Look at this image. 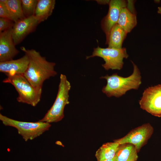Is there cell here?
<instances>
[{
  "label": "cell",
  "instance_id": "obj_1",
  "mask_svg": "<svg viewBox=\"0 0 161 161\" xmlns=\"http://www.w3.org/2000/svg\"><path fill=\"white\" fill-rule=\"evenodd\" d=\"M20 49L29 59L28 68L24 76L35 88L42 91L44 82L57 74L54 69L55 63L48 61L35 49H27L24 47Z\"/></svg>",
  "mask_w": 161,
  "mask_h": 161
},
{
  "label": "cell",
  "instance_id": "obj_2",
  "mask_svg": "<svg viewBox=\"0 0 161 161\" xmlns=\"http://www.w3.org/2000/svg\"><path fill=\"white\" fill-rule=\"evenodd\" d=\"M131 62L133 71L132 74L128 77H124L115 73L111 75H107L100 78L106 80L107 84L102 90L108 97H119L129 90L138 89L142 83L140 72L137 66L133 62Z\"/></svg>",
  "mask_w": 161,
  "mask_h": 161
},
{
  "label": "cell",
  "instance_id": "obj_3",
  "mask_svg": "<svg viewBox=\"0 0 161 161\" xmlns=\"http://www.w3.org/2000/svg\"><path fill=\"white\" fill-rule=\"evenodd\" d=\"M7 77L3 80L4 83L12 85L18 95L17 101L35 106L40 102L42 91L35 88L22 74L6 75Z\"/></svg>",
  "mask_w": 161,
  "mask_h": 161
},
{
  "label": "cell",
  "instance_id": "obj_4",
  "mask_svg": "<svg viewBox=\"0 0 161 161\" xmlns=\"http://www.w3.org/2000/svg\"><path fill=\"white\" fill-rule=\"evenodd\" d=\"M70 83L66 76L61 74L60 81L55 100L44 117L39 121L50 123L61 121L64 118L65 106L69 103V92Z\"/></svg>",
  "mask_w": 161,
  "mask_h": 161
},
{
  "label": "cell",
  "instance_id": "obj_5",
  "mask_svg": "<svg viewBox=\"0 0 161 161\" xmlns=\"http://www.w3.org/2000/svg\"><path fill=\"white\" fill-rule=\"evenodd\" d=\"M0 120L6 126L16 128L18 134L27 141L32 140L48 130L51 126L50 123L38 121L29 122L16 120L0 114Z\"/></svg>",
  "mask_w": 161,
  "mask_h": 161
},
{
  "label": "cell",
  "instance_id": "obj_6",
  "mask_svg": "<svg viewBox=\"0 0 161 161\" xmlns=\"http://www.w3.org/2000/svg\"><path fill=\"white\" fill-rule=\"evenodd\" d=\"M96 56L103 59L105 63L102 66L106 70H120L123 68V59L127 58L129 55L125 48L119 49L109 47L102 48L98 46L94 49L92 55L86 56V59Z\"/></svg>",
  "mask_w": 161,
  "mask_h": 161
},
{
  "label": "cell",
  "instance_id": "obj_7",
  "mask_svg": "<svg viewBox=\"0 0 161 161\" xmlns=\"http://www.w3.org/2000/svg\"><path fill=\"white\" fill-rule=\"evenodd\" d=\"M139 103L142 109L154 116L161 117V84L145 89Z\"/></svg>",
  "mask_w": 161,
  "mask_h": 161
},
{
  "label": "cell",
  "instance_id": "obj_8",
  "mask_svg": "<svg viewBox=\"0 0 161 161\" xmlns=\"http://www.w3.org/2000/svg\"><path fill=\"white\" fill-rule=\"evenodd\" d=\"M154 131L152 126L149 123H145L130 131L121 138L114 142L119 144L130 143L134 145L137 152L147 143Z\"/></svg>",
  "mask_w": 161,
  "mask_h": 161
},
{
  "label": "cell",
  "instance_id": "obj_9",
  "mask_svg": "<svg viewBox=\"0 0 161 161\" xmlns=\"http://www.w3.org/2000/svg\"><path fill=\"white\" fill-rule=\"evenodd\" d=\"M39 23L34 15L15 22L12 28V37L15 44L20 43L29 34L34 32Z\"/></svg>",
  "mask_w": 161,
  "mask_h": 161
},
{
  "label": "cell",
  "instance_id": "obj_10",
  "mask_svg": "<svg viewBox=\"0 0 161 161\" xmlns=\"http://www.w3.org/2000/svg\"><path fill=\"white\" fill-rule=\"evenodd\" d=\"M109 9L106 16L101 22V28L106 34V40L112 28L117 24L121 9L126 7L127 2L123 0H110Z\"/></svg>",
  "mask_w": 161,
  "mask_h": 161
},
{
  "label": "cell",
  "instance_id": "obj_11",
  "mask_svg": "<svg viewBox=\"0 0 161 161\" xmlns=\"http://www.w3.org/2000/svg\"><path fill=\"white\" fill-rule=\"evenodd\" d=\"M12 28L0 32V62L13 60L19 52L13 40Z\"/></svg>",
  "mask_w": 161,
  "mask_h": 161
},
{
  "label": "cell",
  "instance_id": "obj_12",
  "mask_svg": "<svg viewBox=\"0 0 161 161\" xmlns=\"http://www.w3.org/2000/svg\"><path fill=\"white\" fill-rule=\"evenodd\" d=\"M29 63L28 55H25L16 60L0 62V72L5 75H23L26 71Z\"/></svg>",
  "mask_w": 161,
  "mask_h": 161
},
{
  "label": "cell",
  "instance_id": "obj_13",
  "mask_svg": "<svg viewBox=\"0 0 161 161\" xmlns=\"http://www.w3.org/2000/svg\"><path fill=\"white\" fill-rule=\"evenodd\" d=\"M137 153L135 146L132 144H120L114 157V161H137Z\"/></svg>",
  "mask_w": 161,
  "mask_h": 161
},
{
  "label": "cell",
  "instance_id": "obj_14",
  "mask_svg": "<svg viewBox=\"0 0 161 161\" xmlns=\"http://www.w3.org/2000/svg\"><path fill=\"white\" fill-rule=\"evenodd\" d=\"M55 4V0H38L34 16L39 23L46 20L52 15Z\"/></svg>",
  "mask_w": 161,
  "mask_h": 161
},
{
  "label": "cell",
  "instance_id": "obj_15",
  "mask_svg": "<svg viewBox=\"0 0 161 161\" xmlns=\"http://www.w3.org/2000/svg\"><path fill=\"white\" fill-rule=\"evenodd\" d=\"M117 24L127 33L130 32L136 25V16L126 7H124L120 12Z\"/></svg>",
  "mask_w": 161,
  "mask_h": 161
},
{
  "label": "cell",
  "instance_id": "obj_16",
  "mask_svg": "<svg viewBox=\"0 0 161 161\" xmlns=\"http://www.w3.org/2000/svg\"><path fill=\"white\" fill-rule=\"evenodd\" d=\"M127 33L117 24L112 29L106 43L108 47L121 49Z\"/></svg>",
  "mask_w": 161,
  "mask_h": 161
},
{
  "label": "cell",
  "instance_id": "obj_17",
  "mask_svg": "<svg viewBox=\"0 0 161 161\" xmlns=\"http://www.w3.org/2000/svg\"><path fill=\"white\" fill-rule=\"evenodd\" d=\"M119 144L114 142L103 144L96 152L95 156L97 161H102L114 158Z\"/></svg>",
  "mask_w": 161,
  "mask_h": 161
},
{
  "label": "cell",
  "instance_id": "obj_18",
  "mask_svg": "<svg viewBox=\"0 0 161 161\" xmlns=\"http://www.w3.org/2000/svg\"><path fill=\"white\" fill-rule=\"evenodd\" d=\"M4 3L14 18L15 22L25 18L21 7V0H0Z\"/></svg>",
  "mask_w": 161,
  "mask_h": 161
},
{
  "label": "cell",
  "instance_id": "obj_19",
  "mask_svg": "<svg viewBox=\"0 0 161 161\" xmlns=\"http://www.w3.org/2000/svg\"><path fill=\"white\" fill-rule=\"evenodd\" d=\"M38 0H21V7L25 18L34 16Z\"/></svg>",
  "mask_w": 161,
  "mask_h": 161
},
{
  "label": "cell",
  "instance_id": "obj_20",
  "mask_svg": "<svg viewBox=\"0 0 161 161\" xmlns=\"http://www.w3.org/2000/svg\"><path fill=\"white\" fill-rule=\"evenodd\" d=\"M0 17L8 19L15 22V20L5 4L0 1Z\"/></svg>",
  "mask_w": 161,
  "mask_h": 161
},
{
  "label": "cell",
  "instance_id": "obj_21",
  "mask_svg": "<svg viewBox=\"0 0 161 161\" xmlns=\"http://www.w3.org/2000/svg\"><path fill=\"white\" fill-rule=\"evenodd\" d=\"M14 24L11 20L0 17V32L13 28Z\"/></svg>",
  "mask_w": 161,
  "mask_h": 161
},
{
  "label": "cell",
  "instance_id": "obj_22",
  "mask_svg": "<svg viewBox=\"0 0 161 161\" xmlns=\"http://www.w3.org/2000/svg\"><path fill=\"white\" fill-rule=\"evenodd\" d=\"M97 3L100 4H109L110 1V0H96Z\"/></svg>",
  "mask_w": 161,
  "mask_h": 161
},
{
  "label": "cell",
  "instance_id": "obj_23",
  "mask_svg": "<svg viewBox=\"0 0 161 161\" xmlns=\"http://www.w3.org/2000/svg\"><path fill=\"white\" fill-rule=\"evenodd\" d=\"M157 13L161 14V7H158Z\"/></svg>",
  "mask_w": 161,
  "mask_h": 161
},
{
  "label": "cell",
  "instance_id": "obj_24",
  "mask_svg": "<svg viewBox=\"0 0 161 161\" xmlns=\"http://www.w3.org/2000/svg\"><path fill=\"white\" fill-rule=\"evenodd\" d=\"M102 161H114V157L112 159L105 160Z\"/></svg>",
  "mask_w": 161,
  "mask_h": 161
}]
</instances>
